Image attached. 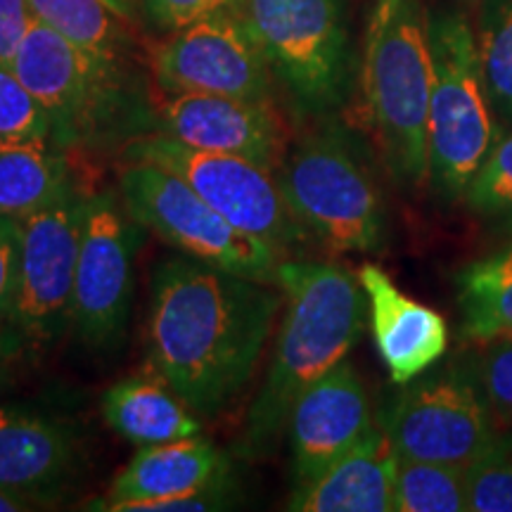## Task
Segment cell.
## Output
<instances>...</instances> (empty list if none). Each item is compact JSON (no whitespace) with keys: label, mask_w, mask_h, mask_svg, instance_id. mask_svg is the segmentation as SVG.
<instances>
[{"label":"cell","mask_w":512,"mask_h":512,"mask_svg":"<svg viewBox=\"0 0 512 512\" xmlns=\"http://www.w3.org/2000/svg\"><path fill=\"white\" fill-rule=\"evenodd\" d=\"M278 285L190 256L155 268L147 358L200 418H216L252 380L283 306Z\"/></svg>","instance_id":"6da1fadb"},{"label":"cell","mask_w":512,"mask_h":512,"mask_svg":"<svg viewBox=\"0 0 512 512\" xmlns=\"http://www.w3.org/2000/svg\"><path fill=\"white\" fill-rule=\"evenodd\" d=\"M278 287L285 313L266 377L247 413L240 439L245 458H264L278 446L299 396L347 361L366 325V292L349 268L283 259Z\"/></svg>","instance_id":"7a4b0ae2"},{"label":"cell","mask_w":512,"mask_h":512,"mask_svg":"<svg viewBox=\"0 0 512 512\" xmlns=\"http://www.w3.org/2000/svg\"><path fill=\"white\" fill-rule=\"evenodd\" d=\"M12 72L41 102L57 145H128L155 131V100L131 67H110L81 53L74 43L31 19Z\"/></svg>","instance_id":"3957f363"},{"label":"cell","mask_w":512,"mask_h":512,"mask_svg":"<svg viewBox=\"0 0 512 512\" xmlns=\"http://www.w3.org/2000/svg\"><path fill=\"white\" fill-rule=\"evenodd\" d=\"M285 202L306 233L332 252H377L384 202L356 138L325 124L299 140L278 166Z\"/></svg>","instance_id":"277c9868"},{"label":"cell","mask_w":512,"mask_h":512,"mask_svg":"<svg viewBox=\"0 0 512 512\" xmlns=\"http://www.w3.org/2000/svg\"><path fill=\"white\" fill-rule=\"evenodd\" d=\"M432 50L430 181L448 200H465L472 178L489 159L501 126L494 119L477 36L456 12L427 17Z\"/></svg>","instance_id":"5b68a950"},{"label":"cell","mask_w":512,"mask_h":512,"mask_svg":"<svg viewBox=\"0 0 512 512\" xmlns=\"http://www.w3.org/2000/svg\"><path fill=\"white\" fill-rule=\"evenodd\" d=\"M432 50L420 0H401L392 19L368 41L366 91L389 171L396 181H430Z\"/></svg>","instance_id":"8992f818"},{"label":"cell","mask_w":512,"mask_h":512,"mask_svg":"<svg viewBox=\"0 0 512 512\" xmlns=\"http://www.w3.org/2000/svg\"><path fill=\"white\" fill-rule=\"evenodd\" d=\"M238 12L294 110L330 117L344 105L351 48L339 0H240Z\"/></svg>","instance_id":"52a82bcc"},{"label":"cell","mask_w":512,"mask_h":512,"mask_svg":"<svg viewBox=\"0 0 512 512\" xmlns=\"http://www.w3.org/2000/svg\"><path fill=\"white\" fill-rule=\"evenodd\" d=\"M119 197L140 226L190 259L278 285L283 254L233 226L200 192L162 166L126 159L119 171Z\"/></svg>","instance_id":"ba28073f"},{"label":"cell","mask_w":512,"mask_h":512,"mask_svg":"<svg viewBox=\"0 0 512 512\" xmlns=\"http://www.w3.org/2000/svg\"><path fill=\"white\" fill-rule=\"evenodd\" d=\"M403 387L380 418L399 458L470 467L505 439L479 387L475 361L448 363Z\"/></svg>","instance_id":"9c48e42d"},{"label":"cell","mask_w":512,"mask_h":512,"mask_svg":"<svg viewBox=\"0 0 512 512\" xmlns=\"http://www.w3.org/2000/svg\"><path fill=\"white\" fill-rule=\"evenodd\" d=\"M124 157L152 162L183 178L233 226L268 242L280 254L311 238L287 207L275 169L254 159L197 150L159 131L131 140Z\"/></svg>","instance_id":"30bf717a"},{"label":"cell","mask_w":512,"mask_h":512,"mask_svg":"<svg viewBox=\"0 0 512 512\" xmlns=\"http://www.w3.org/2000/svg\"><path fill=\"white\" fill-rule=\"evenodd\" d=\"M88 195L74 185L43 209L22 219V252L15 309L8 318L17 349H46L72 328L76 264H79Z\"/></svg>","instance_id":"8fae6325"},{"label":"cell","mask_w":512,"mask_h":512,"mask_svg":"<svg viewBox=\"0 0 512 512\" xmlns=\"http://www.w3.org/2000/svg\"><path fill=\"white\" fill-rule=\"evenodd\" d=\"M143 230L117 192L88 195L72 311V328L86 347L112 349L124 337Z\"/></svg>","instance_id":"7c38bea8"},{"label":"cell","mask_w":512,"mask_h":512,"mask_svg":"<svg viewBox=\"0 0 512 512\" xmlns=\"http://www.w3.org/2000/svg\"><path fill=\"white\" fill-rule=\"evenodd\" d=\"M150 69L164 95L209 93L271 100L273 74L238 10L219 12L178 31L152 50Z\"/></svg>","instance_id":"4fadbf2b"},{"label":"cell","mask_w":512,"mask_h":512,"mask_svg":"<svg viewBox=\"0 0 512 512\" xmlns=\"http://www.w3.org/2000/svg\"><path fill=\"white\" fill-rule=\"evenodd\" d=\"M155 131L197 147L254 159L278 171L285 157V126L271 100L178 93L155 102Z\"/></svg>","instance_id":"5bb4252c"},{"label":"cell","mask_w":512,"mask_h":512,"mask_svg":"<svg viewBox=\"0 0 512 512\" xmlns=\"http://www.w3.org/2000/svg\"><path fill=\"white\" fill-rule=\"evenodd\" d=\"M368 392L349 361L313 382L292 406L287 437L294 489L323 475L373 430Z\"/></svg>","instance_id":"9a60e30c"},{"label":"cell","mask_w":512,"mask_h":512,"mask_svg":"<svg viewBox=\"0 0 512 512\" xmlns=\"http://www.w3.org/2000/svg\"><path fill=\"white\" fill-rule=\"evenodd\" d=\"M356 275L368 299L377 354L392 382L403 387L437 366L448 349L444 316L403 294L377 264H363Z\"/></svg>","instance_id":"2e32d148"},{"label":"cell","mask_w":512,"mask_h":512,"mask_svg":"<svg viewBox=\"0 0 512 512\" xmlns=\"http://www.w3.org/2000/svg\"><path fill=\"white\" fill-rule=\"evenodd\" d=\"M76 463L72 432L60 420L24 406H0V489L46 501Z\"/></svg>","instance_id":"e0dca14e"},{"label":"cell","mask_w":512,"mask_h":512,"mask_svg":"<svg viewBox=\"0 0 512 512\" xmlns=\"http://www.w3.org/2000/svg\"><path fill=\"white\" fill-rule=\"evenodd\" d=\"M230 470L226 453L197 437L143 446L114 477L110 494L93 510L145 512L147 505L200 489Z\"/></svg>","instance_id":"ac0fdd59"},{"label":"cell","mask_w":512,"mask_h":512,"mask_svg":"<svg viewBox=\"0 0 512 512\" xmlns=\"http://www.w3.org/2000/svg\"><path fill=\"white\" fill-rule=\"evenodd\" d=\"M399 453L380 425L313 482L292 491L297 512H392Z\"/></svg>","instance_id":"d6986e66"},{"label":"cell","mask_w":512,"mask_h":512,"mask_svg":"<svg viewBox=\"0 0 512 512\" xmlns=\"http://www.w3.org/2000/svg\"><path fill=\"white\" fill-rule=\"evenodd\" d=\"M100 408L110 430L138 446L169 444L202 430L200 415L152 368L112 384Z\"/></svg>","instance_id":"ffe728a7"},{"label":"cell","mask_w":512,"mask_h":512,"mask_svg":"<svg viewBox=\"0 0 512 512\" xmlns=\"http://www.w3.org/2000/svg\"><path fill=\"white\" fill-rule=\"evenodd\" d=\"M64 152L53 138H0V216L22 221L72 188Z\"/></svg>","instance_id":"44dd1931"},{"label":"cell","mask_w":512,"mask_h":512,"mask_svg":"<svg viewBox=\"0 0 512 512\" xmlns=\"http://www.w3.org/2000/svg\"><path fill=\"white\" fill-rule=\"evenodd\" d=\"M34 19L74 43L81 53L110 67H131L133 36L105 0H29Z\"/></svg>","instance_id":"7402d4cb"},{"label":"cell","mask_w":512,"mask_h":512,"mask_svg":"<svg viewBox=\"0 0 512 512\" xmlns=\"http://www.w3.org/2000/svg\"><path fill=\"white\" fill-rule=\"evenodd\" d=\"M456 285L463 337L477 342L512 337V245L467 264Z\"/></svg>","instance_id":"603a6c76"},{"label":"cell","mask_w":512,"mask_h":512,"mask_svg":"<svg viewBox=\"0 0 512 512\" xmlns=\"http://www.w3.org/2000/svg\"><path fill=\"white\" fill-rule=\"evenodd\" d=\"M396 512H465V467L401 458L394 486Z\"/></svg>","instance_id":"cb8c5ba5"},{"label":"cell","mask_w":512,"mask_h":512,"mask_svg":"<svg viewBox=\"0 0 512 512\" xmlns=\"http://www.w3.org/2000/svg\"><path fill=\"white\" fill-rule=\"evenodd\" d=\"M477 53L494 112L512 121V0L479 5Z\"/></svg>","instance_id":"d4e9b609"},{"label":"cell","mask_w":512,"mask_h":512,"mask_svg":"<svg viewBox=\"0 0 512 512\" xmlns=\"http://www.w3.org/2000/svg\"><path fill=\"white\" fill-rule=\"evenodd\" d=\"M467 510L512 512V441L503 439L494 451L465 467Z\"/></svg>","instance_id":"484cf974"},{"label":"cell","mask_w":512,"mask_h":512,"mask_svg":"<svg viewBox=\"0 0 512 512\" xmlns=\"http://www.w3.org/2000/svg\"><path fill=\"white\" fill-rule=\"evenodd\" d=\"M50 117L27 86L0 62V138H50Z\"/></svg>","instance_id":"4316f807"},{"label":"cell","mask_w":512,"mask_h":512,"mask_svg":"<svg viewBox=\"0 0 512 512\" xmlns=\"http://www.w3.org/2000/svg\"><path fill=\"white\" fill-rule=\"evenodd\" d=\"M465 200L482 214L512 216V133L498 140L489 159L472 178Z\"/></svg>","instance_id":"83f0119b"},{"label":"cell","mask_w":512,"mask_h":512,"mask_svg":"<svg viewBox=\"0 0 512 512\" xmlns=\"http://www.w3.org/2000/svg\"><path fill=\"white\" fill-rule=\"evenodd\" d=\"M475 370L491 411L512 425V337L491 339L484 354L475 358Z\"/></svg>","instance_id":"f1b7e54d"},{"label":"cell","mask_w":512,"mask_h":512,"mask_svg":"<svg viewBox=\"0 0 512 512\" xmlns=\"http://www.w3.org/2000/svg\"><path fill=\"white\" fill-rule=\"evenodd\" d=\"M240 0H143L147 19L157 29L178 31L219 12L238 10Z\"/></svg>","instance_id":"f546056e"},{"label":"cell","mask_w":512,"mask_h":512,"mask_svg":"<svg viewBox=\"0 0 512 512\" xmlns=\"http://www.w3.org/2000/svg\"><path fill=\"white\" fill-rule=\"evenodd\" d=\"M22 223L0 216V325L8 323L17 299Z\"/></svg>","instance_id":"4dcf8cb0"},{"label":"cell","mask_w":512,"mask_h":512,"mask_svg":"<svg viewBox=\"0 0 512 512\" xmlns=\"http://www.w3.org/2000/svg\"><path fill=\"white\" fill-rule=\"evenodd\" d=\"M31 19L29 0H0V62L12 64Z\"/></svg>","instance_id":"1f68e13d"},{"label":"cell","mask_w":512,"mask_h":512,"mask_svg":"<svg viewBox=\"0 0 512 512\" xmlns=\"http://www.w3.org/2000/svg\"><path fill=\"white\" fill-rule=\"evenodd\" d=\"M401 5V0H377L375 12H373V22H370V31H368V41L380 34V31L387 27V22L392 19L396 8Z\"/></svg>","instance_id":"d6a6232c"},{"label":"cell","mask_w":512,"mask_h":512,"mask_svg":"<svg viewBox=\"0 0 512 512\" xmlns=\"http://www.w3.org/2000/svg\"><path fill=\"white\" fill-rule=\"evenodd\" d=\"M12 351H17V347L10 339V335L0 337V392H3L5 384H8V370H10L8 363H10Z\"/></svg>","instance_id":"836d02e7"},{"label":"cell","mask_w":512,"mask_h":512,"mask_svg":"<svg viewBox=\"0 0 512 512\" xmlns=\"http://www.w3.org/2000/svg\"><path fill=\"white\" fill-rule=\"evenodd\" d=\"M29 508H31V501H27V498L0 489V512H17V510H29Z\"/></svg>","instance_id":"e575fe53"},{"label":"cell","mask_w":512,"mask_h":512,"mask_svg":"<svg viewBox=\"0 0 512 512\" xmlns=\"http://www.w3.org/2000/svg\"><path fill=\"white\" fill-rule=\"evenodd\" d=\"M105 3L110 5V8L117 12V15H121L124 19H128V22H131V19L138 17V5L143 3V0H105Z\"/></svg>","instance_id":"d590c367"},{"label":"cell","mask_w":512,"mask_h":512,"mask_svg":"<svg viewBox=\"0 0 512 512\" xmlns=\"http://www.w3.org/2000/svg\"><path fill=\"white\" fill-rule=\"evenodd\" d=\"M465 3H467V5H477V8H479V5H482L484 0H465Z\"/></svg>","instance_id":"8d00e7d4"}]
</instances>
